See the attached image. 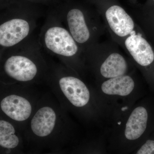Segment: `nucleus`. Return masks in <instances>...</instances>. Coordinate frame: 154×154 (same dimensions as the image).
<instances>
[{
	"label": "nucleus",
	"mask_w": 154,
	"mask_h": 154,
	"mask_svg": "<svg viewBox=\"0 0 154 154\" xmlns=\"http://www.w3.org/2000/svg\"><path fill=\"white\" fill-rule=\"evenodd\" d=\"M154 131V98L146 96L105 127L110 154H130Z\"/></svg>",
	"instance_id": "f03ea898"
},
{
	"label": "nucleus",
	"mask_w": 154,
	"mask_h": 154,
	"mask_svg": "<svg viewBox=\"0 0 154 154\" xmlns=\"http://www.w3.org/2000/svg\"><path fill=\"white\" fill-rule=\"evenodd\" d=\"M152 24V25H140V26H154V23H153V24ZM153 28H154V27H153Z\"/></svg>",
	"instance_id": "dca6fc26"
},
{
	"label": "nucleus",
	"mask_w": 154,
	"mask_h": 154,
	"mask_svg": "<svg viewBox=\"0 0 154 154\" xmlns=\"http://www.w3.org/2000/svg\"><path fill=\"white\" fill-rule=\"evenodd\" d=\"M130 154H154V131L144 142Z\"/></svg>",
	"instance_id": "4468645a"
},
{
	"label": "nucleus",
	"mask_w": 154,
	"mask_h": 154,
	"mask_svg": "<svg viewBox=\"0 0 154 154\" xmlns=\"http://www.w3.org/2000/svg\"><path fill=\"white\" fill-rule=\"evenodd\" d=\"M84 154H110L107 149V143L105 135L101 134L97 138L93 153Z\"/></svg>",
	"instance_id": "2eb2a0df"
},
{
	"label": "nucleus",
	"mask_w": 154,
	"mask_h": 154,
	"mask_svg": "<svg viewBox=\"0 0 154 154\" xmlns=\"http://www.w3.org/2000/svg\"><path fill=\"white\" fill-rule=\"evenodd\" d=\"M23 132L16 124L0 115V146L6 149V154L19 146Z\"/></svg>",
	"instance_id": "ddd939ff"
},
{
	"label": "nucleus",
	"mask_w": 154,
	"mask_h": 154,
	"mask_svg": "<svg viewBox=\"0 0 154 154\" xmlns=\"http://www.w3.org/2000/svg\"><path fill=\"white\" fill-rule=\"evenodd\" d=\"M94 87L105 109L106 125L146 96L133 73L95 84Z\"/></svg>",
	"instance_id": "423d86ee"
},
{
	"label": "nucleus",
	"mask_w": 154,
	"mask_h": 154,
	"mask_svg": "<svg viewBox=\"0 0 154 154\" xmlns=\"http://www.w3.org/2000/svg\"><path fill=\"white\" fill-rule=\"evenodd\" d=\"M43 94L36 85L0 82V115L23 132Z\"/></svg>",
	"instance_id": "0eeeda50"
},
{
	"label": "nucleus",
	"mask_w": 154,
	"mask_h": 154,
	"mask_svg": "<svg viewBox=\"0 0 154 154\" xmlns=\"http://www.w3.org/2000/svg\"><path fill=\"white\" fill-rule=\"evenodd\" d=\"M79 131L72 115L50 91L43 93L23 133L29 137L44 139L68 137Z\"/></svg>",
	"instance_id": "20e7f679"
},
{
	"label": "nucleus",
	"mask_w": 154,
	"mask_h": 154,
	"mask_svg": "<svg viewBox=\"0 0 154 154\" xmlns=\"http://www.w3.org/2000/svg\"><path fill=\"white\" fill-rule=\"evenodd\" d=\"M36 20L24 15L5 16L0 22V52L22 44L33 35Z\"/></svg>",
	"instance_id": "9b49d317"
},
{
	"label": "nucleus",
	"mask_w": 154,
	"mask_h": 154,
	"mask_svg": "<svg viewBox=\"0 0 154 154\" xmlns=\"http://www.w3.org/2000/svg\"><path fill=\"white\" fill-rule=\"evenodd\" d=\"M85 59L87 71L94 76L95 84L133 73L124 56L98 42L87 49Z\"/></svg>",
	"instance_id": "6e6552de"
},
{
	"label": "nucleus",
	"mask_w": 154,
	"mask_h": 154,
	"mask_svg": "<svg viewBox=\"0 0 154 154\" xmlns=\"http://www.w3.org/2000/svg\"><path fill=\"white\" fill-rule=\"evenodd\" d=\"M38 40L43 50L84 78L87 72L85 53L59 18L50 17L42 27Z\"/></svg>",
	"instance_id": "39448f33"
},
{
	"label": "nucleus",
	"mask_w": 154,
	"mask_h": 154,
	"mask_svg": "<svg viewBox=\"0 0 154 154\" xmlns=\"http://www.w3.org/2000/svg\"><path fill=\"white\" fill-rule=\"evenodd\" d=\"M60 104L70 114L88 127L103 129L105 109L94 86L63 64L53 62L45 83Z\"/></svg>",
	"instance_id": "f257e3e1"
},
{
	"label": "nucleus",
	"mask_w": 154,
	"mask_h": 154,
	"mask_svg": "<svg viewBox=\"0 0 154 154\" xmlns=\"http://www.w3.org/2000/svg\"></svg>",
	"instance_id": "f3484780"
},
{
	"label": "nucleus",
	"mask_w": 154,
	"mask_h": 154,
	"mask_svg": "<svg viewBox=\"0 0 154 154\" xmlns=\"http://www.w3.org/2000/svg\"><path fill=\"white\" fill-rule=\"evenodd\" d=\"M51 63L43 53L38 38L32 36L22 44L0 52V82L45 85Z\"/></svg>",
	"instance_id": "7ed1b4c3"
},
{
	"label": "nucleus",
	"mask_w": 154,
	"mask_h": 154,
	"mask_svg": "<svg viewBox=\"0 0 154 154\" xmlns=\"http://www.w3.org/2000/svg\"><path fill=\"white\" fill-rule=\"evenodd\" d=\"M138 29V27L121 45L154 94V48Z\"/></svg>",
	"instance_id": "1a4fd4ad"
},
{
	"label": "nucleus",
	"mask_w": 154,
	"mask_h": 154,
	"mask_svg": "<svg viewBox=\"0 0 154 154\" xmlns=\"http://www.w3.org/2000/svg\"><path fill=\"white\" fill-rule=\"evenodd\" d=\"M59 18L85 53L98 42L102 30L101 23L88 17L81 9H69Z\"/></svg>",
	"instance_id": "9d476101"
},
{
	"label": "nucleus",
	"mask_w": 154,
	"mask_h": 154,
	"mask_svg": "<svg viewBox=\"0 0 154 154\" xmlns=\"http://www.w3.org/2000/svg\"><path fill=\"white\" fill-rule=\"evenodd\" d=\"M106 24L113 38L121 45L124 39L137 29V25L120 6H110L105 13Z\"/></svg>",
	"instance_id": "f8f14e48"
}]
</instances>
